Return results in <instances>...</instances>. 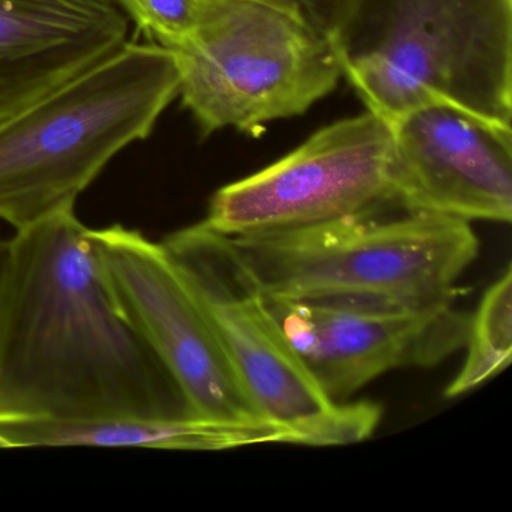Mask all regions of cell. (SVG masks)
Instances as JSON below:
<instances>
[{"label":"cell","mask_w":512,"mask_h":512,"mask_svg":"<svg viewBox=\"0 0 512 512\" xmlns=\"http://www.w3.org/2000/svg\"><path fill=\"white\" fill-rule=\"evenodd\" d=\"M8 245L0 419L194 416L122 310L76 212L20 230Z\"/></svg>","instance_id":"cell-1"},{"label":"cell","mask_w":512,"mask_h":512,"mask_svg":"<svg viewBox=\"0 0 512 512\" xmlns=\"http://www.w3.org/2000/svg\"><path fill=\"white\" fill-rule=\"evenodd\" d=\"M329 38L388 124L445 104L512 127V0H350Z\"/></svg>","instance_id":"cell-2"},{"label":"cell","mask_w":512,"mask_h":512,"mask_svg":"<svg viewBox=\"0 0 512 512\" xmlns=\"http://www.w3.org/2000/svg\"><path fill=\"white\" fill-rule=\"evenodd\" d=\"M178 95L175 55L127 41L0 121V220L20 232L74 211L122 149L151 136Z\"/></svg>","instance_id":"cell-3"},{"label":"cell","mask_w":512,"mask_h":512,"mask_svg":"<svg viewBox=\"0 0 512 512\" xmlns=\"http://www.w3.org/2000/svg\"><path fill=\"white\" fill-rule=\"evenodd\" d=\"M392 211L223 236L233 259L265 298L413 307L452 301L458 281L478 257L472 223Z\"/></svg>","instance_id":"cell-4"},{"label":"cell","mask_w":512,"mask_h":512,"mask_svg":"<svg viewBox=\"0 0 512 512\" xmlns=\"http://www.w3.org/2000/svg\"><path fill=\"white\" fill-rule=\"evenodd\" d=\"M169 50L179 97L205 137L224 128L260 136L343 77L329 35L272 0H208L196 32Z\"/></svg>","instance_id":"cell-5"},{"label":"cell","mask_w":512,"mask_h":512,"mask_svg":"<svg viewBox=\"0 0 512 512\" xmlns=\"http://www.w3.org/2000/svg\"><path fill=\"white\" fill-rule=\"evenodd\" d=\"M205 307L251 403L296 445L343 446L373 436L379 404L326 394L293 349L268 302L233 259L226 239L203 223L161 242Z\"/></svg>","instance_id":"cell-6"},{"label":"cell","mask_w":512,"mask_h":512,"mask_svg":"<svg viewBox=\"0 0 512 512\" xmlns=\"http://www.w3.org/2000/svg\"><path fill=\"white\" fill-rule=\"evenodd\" d=\"M391 161V125L367 110L322 128L271 166L220 188L202 223L232 238L397 209Z\"/></svg>","instance_id":"cell-7"},{"label":"cell","mask_w":512,"mask_h":512,"mask_svg":"<svg viewBox=\"0 0 512 512\" xmlns=\"http://www.w3.org/2000/svg\"><path fill=\"white\" fill-rule=\"evenodd\" d=\"M92 241L122 310L175 380L193 415L266 421L251 403L199 296L161 242L119 224L92 229Z\"/></svg>","instance_id":"cell-8"},{"label":"cell","mask_w":512,"mask_h":512,"mask_svg":"<svg viewBox=\"0 0 512 512\" xmlns=\"http://www.w3.org/2000/svg\"><path fill=\"white\" fill-rule=\"evenodd\" d=\"M269 310L326 394L347 401L398 368H430L463 349L472 314L440 304L269 299Z\"/></svg>","instance_id":"cell-9"},{"label":"cell","mask_w":512,"mask_h":512,"mask_svg":"<svg viewBox=\"0 0 512 512\" xmlns=\"http://www.w3.org/2000/svg\"><path fill=\"white\" fill-rule=\"evenodd\" d=\"M391 125L395 208L467 221L512 218V127L445 104Z\"/></svg>","instance_id":"cell-10"},{"label":"cell","mask_w":512,"mask_h":512,"mask_svg":"<svg viewBox=\"0 0 512 512\" xmlns=\"http://www.w3.org/2000/svg\"><path fill=\"white\" fill-rule=\"evenodd\" d=\"M128 28L113 0H0V121L118 52Z\"/></svg>","instance_id":"cell-11"},{"label":"cell","mask_w":512,"mask_h":512,"mask_svg":"<svg viewBox=\"0 0 512 512\" xmlns=\"http://www.w3.org/2000/svg\"><path fill=\"white\" fill-rule=\"evenodd\" d=\"M259 443H293L292 433L268 421L97 418L0 419V448L133 446L175 451H224Z\"/></svg>","instance_id":"cell-12"},{"label":"cell","mask_w":512,"mask_h":512,"mask_svg":"<svg viewBox=\"0 0 512 512\" xmlns=\"http://www.w3.org/2000/svg\"><path fill=\"white\" fill-rule=\"evenodd\" d=\"M466 359L448 388L446 398H458L481 388L502 373L512 358V269L488 287L478 310L470 317Z\"/></svg>","instance_id":"cell-13"},{"label":"cell","mask_w":512,"mask_h":512,"mask_svg":"<svg viewBox=\"0 0 512 512\" xmlns=\"http://www.w3.org/2000/svg\"><path fill=\"white\" fill-rule=\"evenodd\" d=\"M137 29L158 46L172 49L199 28L208 0H113Z\"/></svg>","instance_id":"cell-14"},{"label":"cell","mask_w":512,"mask_h":512,"mask_svg":"<svg viewBox=\"0 0 512 512\" xmlns=\"http://www.w3.org/2000/svg\"><path fill=\"white\" fill-rule=\"evenodd\" d=\"M272 2L293 8L308 22L322 29L325 34L331 35L350 0H272Z\"/></svg>","instance_id":"cell-15"},{"label":"cell","mask_w":512,"mask_h":512,"mask_svg":"<svg viewBox=\"0 0 512 512\" xmlns=\"http://www.w3.org/2000/svg\"><path fill=\"white\" fill-rule=\"evenodd\" d=\"M8 239L0 238V289H2V283H4L5 268H7L8 262Z\"/></svg>","instance_id":"cell-16"}]
</instances>
